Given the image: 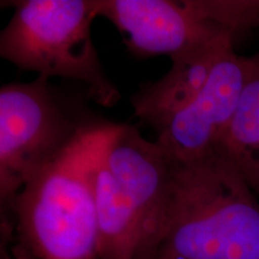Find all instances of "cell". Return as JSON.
I'll return each mask as SVG.
<instances>
[{
	"mask_svg": "<svg viewBox=\"0 0 259 259\" xmlns=\"http://www.w3.org/2000/svg\"><path fill=\"white\" fill-rule=\"evenodd\" d=\"M114 124H92L15 197L12 223L28 259H99L94 177Z\"/></svg>",
	"mask_w": 259,
	"mask_h": 259,
	"instance_id": "cell-1",
	"label": "cell"
},
{
	"mask_svg": "<svg viewBox=\"0 0 259 259\" xmlns=\"http://www.w3.org/2000/svg\"><path fill=\"white\" fill-rule=\"evenodd\" d=\"M176 164V196L151 259H259V202L218 153Z\"/></svg>",
	"mask_w": 259,
	"mask_h": 259,
	"instance_id": "cell-2",
	"label": "cell"
},
{
	"mask_svg": "<svg viewBox=\"0 0 259 259\" xmlns=\"http://www.w3.org/2000/svg\"><path fill=\"white\" fill-rule=\"evenodd\" d=\"M0 35V56L38 76L85 85L97 105L113 107L120 93L108 78L92 37L96 0H19Z\"/></svg>",
	"mask_w": 259,
	"mask_h": 259,
	"instance_id": "cell-3",
	"label": "cell"
},
{
	"mask_svg": "<svg viewBox=\"0 0 259 259\" xmlns=\"http://www.w3.org/2000/svg\"><path fill=\"white\" fill-rule=\"evenodd\" d=\"M137 58L187 54L234 46L259 30V0H96Z\"/></svg>",
	"mask_w": 259,
	"mask_h": 259,
	"instance_id": "cell-4",
	"label": "cell"
},
{
	"mask_svg": "<svg viewBox=\"0 0 259 259\" xmlns=\"http://www.w3.org/2000/svg\"><path fill=\"white\" fill-rule=\"evenodd\" d=\"M48 80L37 76L31 82L8 83L0 89L2 211L89 125L67 114Z\"/></svg>",
	"mask_w": 259,
	"mask_h": 259,
	"instance_id": "cell-5",
	"label": "cell"
},
{
	"mask_svg": "<svg viewBox=\"0 0 259 259\" xmlns=\"http://www.w3.org/2000/svg\"><path fill=\"white\" fill-rule=\"evenodd\" d=\"M102 157L137 213L145 259H151L173 209L176 164L156 141H148L130 124H114Z\"/></svg>",
	"mask_w": 259,
	"mask_h": 259,
	"instance_id": "cell-6",
	"label": "cell"
},
{
	"mask_svg": "<svg viewBox=\"0 0 259 259\" xmlns=\"http://www.w3.org/2000/svg\"><path fill=\"white\" fill-rule=\"evenodd\" d=\"M250 58L227 52L189 106L157 132L156 143L174 163L191 164L218 153L232 124L247 78Z\"/></svg>",
	"mask_w": 259,
	"mask_h": 259,
	"instance_id": "cell-7",
	"label": "cell"
},
{
	"mask_svg": "<svg viewBox=\"0 0 259 259\" xmlns=\"http://www.w3.org/2000/svg\"><path fill=\"white\" fill-rule=\"evenodd\" d=\"M233 48H213L171 60L170 70L163 77L141 84L131 97L136 116L156 132L160 131L171 116L199 95L220 58Z\"/></svg>",
	"mask_w": 259,
	"mask_h": 259,
	"instance_id": "cell-8",
	"label": "cell"
},
{
	"mask_svg": "<svg viewBox=\"0 0 259 259\" xmlns=\"http://www.w3.org/2000/svg\"><path fill=\"white\" fill-rule=\"evenodd\" d=\"M248 58L247 78L221 153L235 164L250 189L259 194V53Z\"/></svg>",
	"mask_w": 259,
	"mask_h": 259,
	"instance_id": "cell-9",
	"label": "cell"
}]
</instances>
